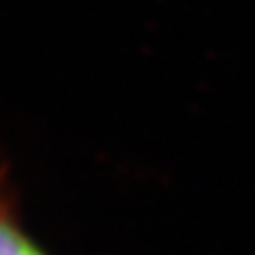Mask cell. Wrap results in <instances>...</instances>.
Returning a JSON list of instances; mask_svg holds the SVG:
<instances>
[{
  "label": "cell",
  "instance_id": "cell-1",
  "mask_svg": "<svg viewBox=\"0 0 255 255\" xmlns=\"http://www.w3.org/2000/svg\"><path fill=\"white\" fill-rule=\"evenodd\" d=\"M0 255H41L6 219L0 217Z\"/></svg>",
  "mask_w": 255,
  "mask_h": 255
}]
</instances>
